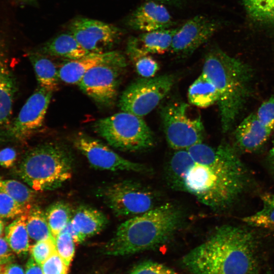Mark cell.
<instances>
[{"mask_svg": "<svg viewBox=\"0 0 274 274\" xmlns=\"http://www.w3.org/2000/svg\"><path fill=\"white\" fill-rule=\"evenodd\" d=\"M130 60L138 74L143 78L153 77L159 70L158 62L149 55L141 56Z\"/></svg>", "mask_w": 274, "mask_h": 274, "instance_id": "cell-33", "label": "cell"}, {"mask_svg": "<svg viewBox=\"0 0 274 274\" xmlns=\"http://www.w3.org/2000/svg\"><path fill=\"white\" fill-rule=\"evenodd\" d=\"M71 221L84 239L99 233L108 224V219L104 213L86 205L76 210Z\"/></svg>", "mask_w": 274, "mask_h": 274, "instance_id": "cell-20", "label": "cell"}, {"mask_svg": "<svg viewBox=\"0 0 274 274\" xmlns=\"http://www.w3.org/2000/svg\"><path fill=\"white\" fill-rule=\"evenodd\" d=\"M73 158L62 144L45 143L33 147L23 157L18 173L35 191L56 189L71 178Z\"/></svg>", "mask_w": 274, "mask_h": 274, "instance_id": "cell-5", "label": "cell"}, {"mask_svg": "<svg viewBox=\"0 0 274 274\" xmlns=\"http://www.w3.org/2000/svg\"><path fill=\"white\" fill-rule=\"evenodd\" d=\"M12 252L6 238L0 237V264H9L13 261Z\"/></svg>", "mask_w": 274, "mask_h": 274, "instance_id": "cell-38", "label": "cell"}, {"mask_svg": "<svg viewBox=\"0 0 274 274\" xmlns=\"http://www.w3.org/2000/svg\"><path fill=\"white\" fill-rule=\"evenodd\" d=\"M215 86L221 127L231 128L250 94L252 73L250 67L219 49L206 54L201 72Z\"/></svg>", "mask_w": 274, "mask_h": 274, "instance_id": "cell-4", "label": "cell"}, {"mask_svg": "<svg viewBox=\"0 0 274 274\" xmlns=\"http://www.w3.org/2000/svg\"><path fill=\"white\" fill-rule=\"evenodd\" d=\"M178 29V27L159 29L131 37L127 42L126 54L131 60L149 54L163 53L170 49Z\"/></svg>", "mask_w": 274, "mask_h": 274, "instance_id": "cell-16", "label": "cell"}, {"mask_svg": "<svg viewBox=\"0 0 274 274\" xmlns=\"http://www.w3.org/2000/svg\"><path fill=\"white\" fill-rule=\"evenodd\" d=\"M130 274H179L162 264L151 261L143 262L132 269Z\"/></svg>", "mask_w": 274, "mask_h": 274, "instance_id": "cell-35", "label": "cell"}, {"mask_svg": "<svg viewBox=\"0 0 274 274\" xmlns=\"http://www.w3.org/2000/svg\"><path fill=\"white\" fill-rule=\"evenodd\" d=\"M93 128L109 145L122 151L145 150L155 143L152 131L142 117L127 112L100 119Z\"/></svg>", "mask_w": 274, "mask_h": 274, "instance_id": "cell-6", "label": "cell"}, {"mask_svg": "<svg viewBox=\"0 0 274 274\" xmlns=\"http://www.w3.org/2000/svg\"><path fill=\"white\" fill-rule=\"evenodd\" d=\"M129 27L143 32L171 28L172 17L163 5L148 1L135 9L128 17Z\"/></svg>", "mask_w": 274, "mask_h": 274, "instance_id": "cell-15", "label": "cell"}, {"mask_svg": "<svg viewBox=\"0 0 274 274\" xmlns=\"http://www.w3.org/2000/svg\"><path fill=\"white\" fill-rule=\"evenodd\" d=\"M69 32L91 53L112 51L123 32L113 24L87 18H78L73 21L69 26Z\"/></svg>", "mask_w": 274, "mask_h": 274, "instance_id": "cell-13", "label": "cell"}, {"mask_svg": "<svg viewBox=\"0 0 274 274\" xmlns=\"http://www.w3.org/2000/svg\"><path fill=\"white\" fill-rule=\"evenodd\" d=\"M242 220L252 226L274 228V207L264 205L260 211L243 218Z\"/></svg>", "mask_w": 274, "mask_h": 274, "instance_id": "cell-30", "label": "cell"}, {"mask_svg": "<svg viewBox=\"0 0 274 274\" xmlns=\"http://www.w3.org/2000/svg\"><path fill=\"white\" fill-rule=\"evenodd\" d=\"M45 214L51 234L54 238L72 217L71 206L63 201H57L50 205Z\"/></svg>", "mask_w": 274, "mask_h": 274, "instance_id": "cell-25", "label": "cell"}, {"mask_svg": "<svg viewBox=\"0 0 274 274\" xmlns=\"http://www.w3.org/2000/svg\"><path fill=\"white\" fill-rule=\"evenodd\" d=\"M246 10L254 20L274 25V0H242Z\"/></svg>", "mask_w": 274, "mask_h": 274, "instance_id": "cell-28", "label": "cell"}, {"mask_svg": "<svg viewBox=\"0 0 274 274\" xmlns=\"http://www.w3.org/2000/svg\"><path fill=\"white\" fill-rule=\"evenodd\" d=\"M27 213L16 218L5 229L6 239L13 252L19 255L26 254L30 248L26 224Z\"/></svg>", "mask_w": 274, "mask_h": 274, "instance_id": "cell-24", "label": "cell"}, {"mask_svg": "<svg viewBox=\"0 0 274 274\" xmlns=\"http://www.w3.org/2000/svg\"><path fill=\"white\" fill-rule=\"evenodd\" d=\"M28 211L7 194L0 192V218H17Z\"/></svg>", "mask_w": 274, "mask_h": 274, "instance_id": "cell-32", "label": "cell"}, {"mask_svg": "<svg viewBox=\"0 0 274 274\" xmlns=\"http://www.w3.org/2000/svg\"><path fill=\"white\" fill-rule=\"evenodd\" d=\"M26 224L29 236L32 239L38 242L53 237L45 212L40 208L35 206L31 208L27 213Z\"/></svg>", "mask_w": 274, "mask_h": 274, "instance_id": "cell-26", "label": "cell"}, {"mask_svg": "<svg viewBox=\"0 0 274 274\" xmlns=\"http://www.w3.org/2000/svg\"><path fill=\"white\" fill-rule=\"evenodd\" d=\"M76 148L95 168L111 171L127 170L141 173L151 172L147 165L127 160L113 151L100 141L84 132H79L74 140Z\"/></svg>", "mask_w": 274, "mask_h": 274, "instance_id": "cell-12", "label": "cell"}, {"mask_svg": "<svg viewBox=\"0 0 274 274\" xmlns=\"http://www.w3.org/2000/svg\"><path fill=\"white\" fill-rule=\"evenodd\" d=\"M44 274H67V266L56 252L41 265Z\"/></svg>", "mask_w": 274, "mask_h": 274, "instance_id": "cell-36", "label": "cell"}, {"mask_svg": "<svg viewBox=\"0 0 274 274\" xmlns=\"http://www.w3.org/2000/svg\"><path fill=\"white\" fill-rule=\"evenodd\" d=\"M98 195L118 216L134 217L159 204L156 191L132 180H124L109 185L100 189Z\"/></svg>", "mask_w": 274, "mask_h": 274, "instance_id": "cell-8", "label": "cell"}, {"mask_svg": "<svg viewBox=\"0 0 274 274\" xmlns=\"http://www.w3.org/2000/svg\"><path fill=\"white\" fill-rule=\"evenodd\" d=\"M25 274H44L42 268L31 257L26 264Z\"/></svg>", "mask_w": 274, "mask_h": 274, "instance_id": "cell-39", "label": "cell"}, {"mask_svg": "<svg viewBox=\"0 0 274 274\" xmlns=\"http://www.w3.org/2000/svg\"><path fill=\"white\" fill-rule=\"evenodd\" d=\"M188 99L192 105L205 108L217 102L219 94L213 83L201 74L189 86Z\"/></svg>", "mask_w": 274, "mask_h": 274, "instance_id": "cell-23", "label": "cell"}, {"mask_svg": "<svg viewBox=\"0 0 274 274\" xmlns=\"http://www.w3.org/2000/svg\"><path fill=\"white\" fill-rule=\"evenodd\" d=\"M62 231L68 232L76 243H81L85 240L81 234L74 227L71 220Z\"/></svg>", "mask_w": 274, "mask_h": 274, "instance_id": "cell-40", "label": "cell"}, {"mask_svg": "<svg viewBox=\"0 0 274 274\" xmlns=\"http://www.w3.org/2000/svg\"><path fill=\"white\" fill-rule=\"evenodd\" d=\"M31 257L40 265L56 252L55 238L50 237L37 242L29 248Z\"/></svg>", "mask_w": 274, "mask_h": 274, "instance_id": "cell-31", "label": "cell"}, {"mask_svg": "<svg viewBox=\"0 0 274 274\" xmlns=\"http://www.w3.org/2000/svg\"><path fill=\"white\" fill-rule=\"evenodd\" d=\"M255 114L260 122L272 131L274 129V95L264 101Z\"/></svg>", "mask_w": 274, "mask_h": 274, "instance_id": "cell-34", "label": "cell"}, {"mask_svg": "<svg viewBox=\"0 0 274 274\" xmlns=\"http://www.w3.org/2000/svg\"><path fill=\"white\" fill-rule=\"evenodd\" d=\"M75 243L72 236L66 231H61L55 238L56 252L68 266L74 256Z\"/></svg>", "mask_w": 274, "mask_h": 274, "instance_id": "cell-29", "label": "cell"}, {"mask_svg": "<svg viewBox=\"0 0 274 274\" xmlns=\"http://www.w3.org/2000/svg\"><path fill=\"white\" fill-rule=\"evenodd\" d=\"M22 1H26V2H27V1H32V0H22Z\"/></svg>", "mask_w": 274, "mask_h": 274, "instance_id": "cell-46", "label": "cell"}, {"mask_svg": "<svg viewBox=\"0 0 274 274\" xmlns=\"http://www.w3.org/2000/svg\"><path fill=\"white\" fill-rule=\"evenodd\" d=\"M45 55L75 60L90 53L70 32L62 33L46 42L38 50Z\"/></svg>", "mask_w": 274, "mask_h": 274, "instance_id": "cell-21", "label": "cell"}, {"mask_svg": "<svg viewBox=\"0 0 274 274\" xmlns=\"http://www.w3.org/2000/svg\"><path fill=\"white\" fill-rule=\"evenodd\" d=\"M2 180V178L0 177V181Z\"/></svg>", "mask_w": 274, "mask_h": 274, "instance_id": "cell-47", "label": "cell"}, {"mask_svg": "<svg viewBox=\"0 0 274 274\" xmlns=\"http://www.w3.org/2000/svg\"><path fill=\"white\" fill-rule=\"evenodd\" d=\"M4 229V225L3 221L0 219V237L3 234Z\"/></svg>", "mask_w": 274, "mask_h": 274, "instance_id": "cell-45", "label": "cell"}, {"mask_svg": "<svg viewBox=\"0 0 274 274\" xmlns=\"http://www.w3.org/2000/svg\"><path fill=\"white\" fill-rule=\"evenodd\" d=\"M17 157V153L12 148H5L0 151V165L5 168L12 167Z\"/></svg>", "mask_w": 274, "mask_h": 274, "instance_id": "cell-37", "label": "cell"}, {"mask_svg": "<svg viewBox=\"0 0 274 274\" xmlns=\"http://www.w3.org/2000/svg\"><path fill=\"white\" fill-rule=\"evenodd\" d=\"M53 92L39 86L28 98L17 117L3 129V138L23 142L43 127Z\"/></svg>", "mask_w": 274, "mask_h": 274, "instance_id": "cell-10", "label": "cell"}, {"mask_svg": "<svg viewBox=\"0 0 274 274\" xmlns=\"http://www.w3.org/2000/svg\"><path fill=\"white\" fill-rule=\"evenodd\" d=\"M261 199L264 205L274 207V194H265L262 195Z\"/></svg>", "mask_w": 274, "mask_h": 274, "instance_id": "cell-42", "label": "cell"}, {"mask_svg": "<svg viewBox=\"0 0 274 274\" xmlns=\"http://www.w3.org/2000/svg\"><path fill=\"white\" fill-rule=\"evenodd\" d=\"M272 131L260 122L255 112L240 123L235 130L234 136L240 149L251 152L263 146Z\"/></svg>", "mask_w": 274, "mask_h": 274, "instance_id": "cell-18", "label": "cell"}, {"mask_svg": "<svg viewBox=\"0 0 274 274\" xmlns=\"http://www.w3.org/2000/svg\"><path fill=\"white\" fill-rule=\"evenodd\" d=\"M270 154L271 158L272 161L274 162V140H273V144H272V147H271V148L270 149Z\"/></svg>", "mask_w": 274, "mask_h": 274, "instance_id": "cell-44", "label": "cell"}, {"mask_svg": "<svg viewBox=\"0 0 274 274\" xmlns=\"http://www.w3.org/2000/svg\"><path fill=\"white\" fill-rule=\"evenodd\" d=\"M122 53L110 51L101 53H90L75 60H68L58 69L60 79L68 84H78L84 75L97 65L116 62L125 59Z\"/></svg>", "mask_w": 274, "mask_h": 274, "instance_id": "cell-17", "label": "cell"}, {"mask_svg": "<svg viewBox=\"0 0 274 274\" xmlns=\"http://www.w3.org/2000/svg\"><path fill=\"white\" fill-rule=\"evenodd\" d=\"M214 20L197 15L187 21L175 34L170 50L180 55H189L211 38L218 28Z\"/></svg>", "mask_w": 274, "mask_h": 274, "instance_id": "cell-14", "label": "cell"}, {"mask_svg": "<svg viewBox=\"0 0 274 274\" xmlns=\"http://www.w3.org/2000/svg\"><path fill=\"white\" fill-rule=\"evenodd\" d=\"M28 58L35 70L39 86L53 92L58 88L60 79L58 69L47 55L40 52L32 51Z\"/></svg>", "mask_w": 274, "mask_h": 274, "instance_id": "cell-22", "label": "cell"}, {"mask_svg": "<svg viewBox=\"0 0 274 274\" xmlns=\"http://www.w3.org/2000/svg\"><path fill=\"white\" fill-rule=\"evenodd\" d=\"M166 175L173 189L189 193L217 211L232 205L248 182L245 166L233 148L225 143L213 147L200 143L176 150Z\"/></svg>", "mask_w": 274, "mask_h": 274, "instance_id": "cell-1", "label": "cell"}, {"mask_svg": "<svg viewBox=\"0 0 274 274\" xmlns=\"http://www.w3.org/2000/svg\"><path fill=\"white\" fill-rule=\"evenodd\" d=\"M0 192L7 194L18 204L28 210L33 206L35 192L19 181L15 180H1Z\"/></svg>", "mask_w": 274, "mask_h": 274, "instance_id": "cell-27", "label": "cell"}, {"mask_svg": "<svg viewBox=\"0 0 274 274\" xmlns=\"http://www.w3.org/2000/svg\"><path fill=\"white\" fill-rule=\"evenodd\" d=\"M160 116L166 140L172 149H187L202 143L205 132L201 116L188 104L168 103L161 109Z\"/></svg>", "mask_w": 274, "mask_h": 274, "instance_id": "cell-7", "label": "cell"}, {"mask_svg": "<svg viewBox=\"0 0 274 274\" xmlns=\"http://www.w3.org/2000/svg\"><path fill=\"white\" fill-rule=\"evenodd\" d=\"M174 83L172 75L139 79L123 91L118 106L122 111L143 117L159 105Z\"/></svg>", "mask_w": 274, "mask_h": 274, "instance_id": "cell-9", "label": "cell"}, {"mask_svg": "<svg viewBox=\"0 0 274 274\" xmlns=\"http://www.w3.org/2000/svg\"><path fill=\"white\" fill-rule=\"evenodd\" d=\"M160 1L170 4H178L181 0H159Z\"/></svg>", "mask_w": 274, "mask_h": 274, "instance_id": "cell-43", "label": "cell"}, {"mask_svg": "<svg viewBox=\"0 0 274 274\" xmlns=\"http://www.w3.org/2000/svg\"><path fill=\"white\" fill-rule=\"evenodd\" d=\"M184 219V212L176 204H159L122 223L102 251L108 255L125 256L157 248L173 237Z\"/></svg>", "mask_w": 274, "mask_h": 274, "instance_id": "cell-3", "label": "cell"}, {"mask_svg": "<svg viewBox=\"0 0 274 274\" xmlns=\"http://www.w3.org/2000/svg\"><path fill=\"white\" fill-rule=\"evenodd\" d=\"M126 59L97 65L88 71L77 84L80 89L96 103L113 106L116 99Z\"/></svg>", "mask_w": 274, "mask_h": 274, "instance_id": "cell-11", "label": "cell"}, {"mask_svg": "<svg viewBox=\"0 0 274 274\" xmlns=\"http://www.w3.org/2000/svg\"><path fill=\"white\" fill-rule=\"evenodd\" d=\"M1 274H25L22 267L16 263L7 264Z\"/></svg>", "mask_w": 274, "mask_h": 274, "instance_id": "cell-41", "label": "cell"}, {"mask_svg": "<svg viewBox=\"0 0 274 274\" xmlns=\"http://www.w3.org/2000/svg\"><path fill=\"white\" fill-rule=\"evenodd\" d=\"M16 89V81L8 59L0 48V128L8 123Z\"/></svg>", "mask_w": 274, "mask_h": 274, "instance_id": "cell-19", "label": "cell"}, {"mask_svg": "<svg viewBox=\"0 0 274 274\" xmlns=\"http://www.w3.org/2000/svg\"><path fill=\"white\" fill-rule=\"evenodd\" d=\"M182 261L191 274H257L256 238L245 228L222 225Z\"/></svg>", "mask_w": 274, "mask_h": 274, "instance_id": "cell-2", "label": "cell"}]
</instances>
